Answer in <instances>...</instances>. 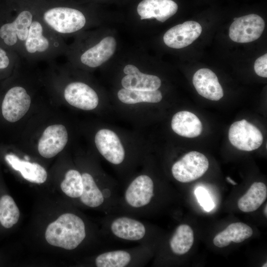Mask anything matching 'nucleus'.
Returning <instances> with one entry per match:
<instances>
[{
    "mask_svg": "<svg viewBox=\"0 0 267 267\" xmlns=\"http://www.w3.org/2000/svg\"><path fill=\"white\" fill-rule=\"evenodd\" d=\"M192 82L197 92L207 99L218 101L223 96V89L217 76L209 69L197 70L193 75Z\"/></svg>",
    "mask_w": 267,
    "mask_h": 267,
    "instance_id": "4468645a",
    "label": "nucleus"
},
{
    "mask_svg": "<svg viewBox=\"0 0 267 267\" xmlns=\"http://www.w3.org/2000/svg\"><path fill=\"white\" fill-rule=\"evenodd\" d=\"M155 245L138 244L134 247L103 250L92 260L96 267H142L152 257Z\"/></svg>",
    "mask_w": 267,
    "mask_h": 267,
    "instance_id": "7ed1b4c3",
    "label": "nucleus"
},
{
    "mask_svg": "<svg viewBox=\"0 0 267 267\" xmlns=\"http://www.w3.org/2000/svg\"><path fill=\"white\" fill-rule=\"evenodd\" d=\"M177 4L172 0H143L137 7L140 19L155 18L164 22L177 11Z\"/></svg>",
    "mask_w": 267,
    "mask_h": 267,
    "instance_id": "2eb2a0df",
    "label": "nucleus"
},
{
    "mask_svg": "<svg viewBox=\"0 0 267 267\" xmlns=\"http://www.w3.org/2000/svg\"><path fill=\"white\" fill-rule=\"evenodd\" d=\"M5 159L14 170L19 171L27 180L36 183H43L46 180V171L40 164L22 160L12 154L6 155Z\"/></svg>",
    "mask_w": 267,
    "mask_h": 267,
    "instance_id": "6ab92c4d",
    "label": "nucleus"
},
{
    "mask_svg": "<svg viewBox=\"0 0 267 267\" xmlns=\"http://www.w3.org/2000/svg\"><path fill=\"white\" fill-rule=\"evenodd\" d=\"M237 18H234V20H236Z\"/></svg>",
    "mask_w": 267,
    "mask_h": 267,
    "instance_id": "72a5a7b5",
    "label": "nucleus"
},
{
    "mask_svg": "<svg viewBox=\"0 0 267 267\" xmlns=\"http://www.w3.org/2000/svg\"><path fill=\"white\" fill-rule=\"evenodd\" d=\"M42 22L34 19L30 25L28 38L23 44L28 54L46 53L51 47V41L45 34L46 25Z\"/></svg>",
    "mask_w": 267,
    "mask_h": 267,
    "instance_id": "f3484780",
    "label": "nucleus"
},
{
    "mask_svg": "<svg viewBox=\"0 0 267 267\" xmlns=\"http://www.w3.org/2000/svg\"><path fill=\"white\" fill-rule=\"evenodd\" d=\"M226 179L229 182L231 183V184L233 185H236L237 184L234 181L232 180L229 177H227Z\"/></svg>",
    "mask_w": 267,
    "mask_h": 267,
    "instance_id": "c756f323",
    "label": "nucleus"
},
{
    "mask_svg": "<svg viewBox=\"0 0 267 267\" xmlns=\"http://www.w3.org/2000/svg\"><path fill=\"white\" fill-rule=\"evenodd\" d=\"M101 232L109 242L115 240L155 245L156 233L153 226L140 218L126 214L105 215Z\"/></svg>",
    "mask_w": 267,
    "mask_h": 267,
    "instance_id": "f257e3e1",
    "label": "nucleus"
},
{
    "mask_svg": "<svg viewBox=\"0 0 267 267\" xmlns=\"http://www.w3.org/2000/svg\"><path fill=\"white\" fill-rule=\"evenodd\" d=\"M68 139V132L64 126L61 124L49 126L44 130L39 140V153L46 158L53 157L64 149Z\"/></svg>",
    "mask_w": 267,
    "mask_h": 267,
    "instance_id": "9d476101",
    "label": "nucleus"
},
{
    "mask_svg": "<svg viewBox=\"0 0 267 267\" xmlns=\"http://www.w3.org/2000/svg\"><path fill=\"white\" fill-rule=\"evenodd\" d=\"M64 96L69 104L84 110L95 109L99 101L94 90L86 84L80 82L69 84L64 89Z\"/></svg>",
    "mask_w": 267,
    "mask_h": 267,
    "instance_id": "ddd939ff",
    "label": "nucleus"
},
{
    "mask_svg": "<svg viewBox=\"0 0 267 267\" xmlns=\"http://www.w3.org/2000/svg\"><path fill=\"white\" fill-rule=\"evenodd\" d=\"M117 43L112 36L103 38L99 43L86 50L80 60L84 65L95 68L107 61L114 53Z\"/></svg>",
    "mask_w": 267,
    "mask_h": 267,
    "instance_id": "dca6fc26",
    "label": "nucleus"
},
{
    "mask_svg": "<svg viewBox=\"0 0 267 267\" xmlns=\"http://www.w3.org/2000/svg\"><path fill=\"white\" fill-rule=\"evenodd\" d=\"M19 209L13 198L4 195L0 198V223L6 228L16 224L19 218Z\"/></svg>",
    "mask_w": 267,
    "mask_h": 267,
    "instance_id": "393cba45",
    "label": "nucleus"
},
{
    "mask_svg": "<svg viewBox=\"0 0 267 267\" xmlns=\"http://www.w3.org/2000/svg\"><path fill=\"white\" fill-rule=\"evenodd\" d=\"M88 236L87 225L78 215L67 213L61 215L50 223L45 237L51 245L73 250L77 249Z\"/></svg>",
    "mask_w": 267,
    "mask_h": 267,
    "instance_id": "f03ea898",
    "label": "nucleus"
},
{
    "mask_svg": "<svg viewBox=\"0 0 267 267\" xmlns=\"http://www.w3.org/2000/svg\"><path fill=\"white\" fill-rule=\"evenodd\" d=\"M209 161L202 153L191 151L173 164L171 173L178 181L187 183L201 177L209 168Z\"/></svg>",
    "mask_w": 267,
    "mask_h": 267,
    "instance_id": "39448f33",
    "label": "nucleus"
},
{
    "mask_svg": "<svg viewBox=\"0 0 267 267\" xmlns=\"http://www.w3.org/2000/svg\"><path fill=\"white\" fill-rule=\"evenodd\" d=\"M228 139L231 144L237 149L251 151L261 146L263 136L255 126L243 119L235 122L230 126Z\"/></svg>",
    "mask_w": 267,
    "mask_h": 267,
    "instance_id": "423d86ee",
    "label": "nucleus"
},
{
    "mask_svg": "<svg viewBox=\"0 0 267 267\" xmlns=\"http://www.w3.org/2000/svg\"><path fill=\"white\" fill-rule=\"evenodd\" d=\"M25 159H26V161H28L29 159V157L27 156H25Z\"/></svg>",
    "mask_w": 267,
    "mask_h": 267,
    "instance_id": "2f4dec72",
    "label": "nucleus"
},
{
    "mask_svg": "<svg viewBox=\"0 0 267 267\" xmlns=\"http://www.w3.org/2000/svg\"><path fill=\"white\" fill-rule=\"evenodd\" d=\"M264 214L266 217L267 216V205H266V206L264 209Z\"/></svg>",
    "mask_w": 267,
    "mask_h": 267,
    "instance_id": "7c9ffc66",
    "label": "nucleus"
},
{
    "mask_svg": "<svg viewBox=\"0 0 267 267\" xmlns=\"http://www.w3.org/2000/svg\"><path fill=\"white\" fill-rule=\"evenodd\" d=\"M262 267H267V263H266V264H264V266H263Z\"/></svg>",
    "mask_w": 267,
    "mask_h": 267,
    "instance_id": "473e14b6",
    "label": "nucleus"
},
{
    "mask_svg": "<svg viewBox=\"0 0 267 267\" xmlns=\"http://www.w3.org/2000/svg\"><path fill=\"white\" fill-rule=\"evenodd\" d=\"M121 84L128 89L150 91L158 89L161 85V81L156 76L140 72L137 68L134 72L122 78Z\"/></svg>",
    "mask_w": 267,
    "mask_h": 267,
    "instance_id": "4be33fe9",
    "label": "nucleus"
},
{
    "mask_svg": "<svg viewBox=\"0 0 267 267\" xmlns=\"http://www.w3.org/2000/svg\"><path fill=\"white\" fill-rule=\"evenodd\" d=\"M265 26L264 20L259 15L248 14L234 20L229 29V36L236 43L251 42L260 37Z\"/></svg>",
    "mask_w": 267,
    "mask_h": 267,
    "instance_id": "0eeeda50",
    "label": "nucleus"
},
{
    "mask_svg": "<svg viewBox=\"0 0 267 267\" xmlns=\"http://www.w3.org/2000/svg\"><path fill=\"white\" fill-rule=\"evenodd\" d=\"M9 64V59L6 52L1 48H0V69H5Z\"/></svg>",
    "mask_w": 267,
    "mask_h": 267,
    "instance_id": "c85d7f7f",
    "label": "nucleus"
},
{
    "mask_svg": "<svg viewBox=\"0 0 267 267\" xmlns=\"http://www.w3.org/2000/svg\"><path fill=\"white\" fill-rule=\"evenodd\" d=\"M171 127L178 135L188 138L197 137L202 131V125L199 118L187 111L176 113L171 121Z\"/></svg>",
    "mask_w": 267,
    "mask_h": 267,
    "instance_id": "a211bd4d",
    "label": "nucleus"
},
{
    "mask_svg": "<svg viewBox=\"0 0 267 267\" xmlns=\"http://www.w3.org/2000/svg\"><path fill=\"white\" fill-rule=\"evenodd\" d=\"M201 32L202 27L199 23L194 21H186L168 30L163 36V40L170 47L181 48L192 44Z\"/></svg>",
    "mask_w": 267,
    "mask_h": 267,
    "instance_id": "f8f14e48",
    "label": "nucleus"
},
{
    "mask_svg": "<svg viewBox=\"0 0 267 267\" xmlns=\"http://www.w3.org/2000/svg\"><path fill=\"white\" fill-rule=\"evenodd\" d=\"M33 20V15L30 11H22L13 21L0 27V37L7 45L13 46L19 42L23 45L28 38L29 28Z\"/></svg>",
    "mask_w": 267,
    "mask_h": 267,
    "instance_id": "9b49d317",
    "label": "nucleus"
},
{
    "mask_svg": "<svg viewBox=\"0 0 267 267\" xmlns=\"http://www.w3.org/2000/svg\"><path fill=\"white\" fill-rule=\"evenodd\" d=\"M254 70L259 76L267 77V54L266 53L256 59L254 63Z\"/></svg>",
    "mask_w": 267,
    "mask_h": 267,
    "instance_id": "cd10ccee",
    "label": "nucleus"
},
{
    "mask_svg": "<svg viewBox=\"0 0 267 267\" xmlns=\"http://www.w3.org/2000/svg\"><path fill=\"white\" fill-rule=\"evenodd\" d=\"M253 231L248 225L241 222L231 223L213 239L214 244L218 247L228 246L231 242L239 243L250 237Z\"/></svg>",
    "mask_w": 267,
    "mask_h": 267,
    "instance_id": "aec40b11",
    "label": "nucleus"
},
{
    "mask_svg": "<svg viewBox=\"0 0 267 267\" xmlns=\"http://www.w3.org/2000/svg\"><path fill=\"white\" fill-rule=\"evenodd\" d=\"M194 242V233L191 227L181 224L175 229L168 240L169 250L174 256H180L187 253Z\"/></svg>",
    "mask_w": 267,
    "mask_h": 267,
    "instance_id": "412c9836",
    "label": "nucleus"
},
{
    "mask_svg": "<svg viewBox=\"0 0 267 267\" xmlns=\"http://www.w3.org/2000/svg\"><path fill=\"white\" fill-rule=\"evenodd\" d=\"M60 187L62 191L68 197L79 199L83 190L81 174L77 170L68 171Z\"/></svg>",
    "mask_w": 267,
    "mask_h": 267,
    "instance_id": "a878e982",
    "label": "nucleus"
},
{
    "mask_svg": "<svg viewBox=\"0 0 267 267\" xmlns=\"http://www.w3.org/2000/svg\"><path fill=\"white\" fill-rule=\"evenodd\" d=\"M194 193L198 202L205 211L209 212L214 208L215 203L206 189L198 187Z\"/></svg>",
    "mask_w": 267,
    "mask_h": 267,
    "instance_id": "bb28decb",
    "label": "nucleus"
},
{
    "mask_svg": "<svg viewBox=\"0 0 267 267\" xmlns=\"http://www.w3.org/2000/svg\"><path fill=\"white\" fill-rule=\"evenodd\" d=\"M31 102V97L24 88L13 87L6 92L2 101V115L8 122H16L27 113Z\"/></svg>",
    "mask_w": 267,
    "mask_h": 267,
    "instance_id": "6e6552de",
    "label": "nucleus"
},
{
    "mask_svg": "<svg viewBox=\"0 0 267 267\" xmlns=\"http://www.w3.org/2000/svg\"><path fill=\"white\" fill-rule=\"evenodd\" d=\"M267 197V188L262 182H254L247 192L238 200V208L243 212H252L257 210Z\"/></svg>",
    "mask_w": 267,
    "mask_h": 267,
    "instance_id": "5701e85b",
    "label": "nucleus"
},
{
    "mask_svg": "<svg viewBox=\"0 0 267 267\" xmlns=\"http://www.w3.org/2000/svg\"><path fill=\"white\" fill-rule=\"evenodd\" d=\"M94 142L98 151L107 161L114 166H122L126 160V152L115 132L101 129L96 133Z\"/></svg>",
    "mask_w": 267,
    "mask_h": 267,
    "instance_id": "1a4fd4ad",
    "label": "nucleus"
},
{
    "mask_svg": "<svg viewBox=\"0 0 267 267\" xmlns=\"http://www.w3.org/2000/svg\"><path fill=\"white\" fill-rule=\"evenodd\" d=\"M117 95L122 102L127 104L140 102L158 103L162 99V93L158 89L140 91L124 88L119 90Z\"/></svg>",
    "mask_w": 267,
    "mask_h": 267,
    "instance_id": "b1692460",
    "label": "nucleus"
},
{
    "mask_svg": "<svg viewBox=\"0 0 267 267\" xmlns=\"http://www.w3.org/2000/svg\"><path fill=\"white\" fill-rule=\"evenodd\" d=\"M43 22L50 29L60 34L75 33L82 29L86 19L80 11L67 7H55L45 11Z\"/></svg>",
    "mask_w": 267,
    "mask_h": 267,
    "instance_id": "20e7f679",
    "label": "nucleus"
}]
</instances>
